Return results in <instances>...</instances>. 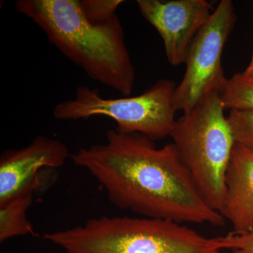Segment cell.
<instances>
[{"mask_svg": "<svg viewBox=\"0 0 253 253\" xmlns=\"http://www.w3.org/2000/svg\"><path fill=\"white\" fill-rule=\"evenodd\" d=\"M36 194L34 191H25L0 206V242L16 236L35 235L27 212Z\"/></svg>", "mask_w": 253, "mask_h": 253, "instance_id": "obj_10", "label": "cell"}, {"mask_svg": "<svg viewBox=\"0 0 253 253\" xmlns=\"http://www.w3.org/2000/svg\"><path fill=\"white\" fill-rule=\"evenodd\" d=\"M242 73L246 77L253 78V51L252 56H251V62Z\"/></svg>", "mask_w": 253, "mask_h": 253, "instance_id": "obj_15", "label": "cell"}, {"mask_svg": "<svg viewBox=\"0 0 253 253\" xmlns=\"http://www.w3.org/2000/svg\"><path fill=\"white\" fill-rule=\"evenodd\" d=\"M220 93H210L176 120L171 137L181 162L208 206L221 212L235 139Z\"/></svg>", "mask_w": 253, "mask_h": 253, "instance_id": "obj_4", "label": "cell"}, {"mask_svg": "<svg viewBox=\"0 0 253 253\" xmlns=\"http://www.w3.org/2000/svg\"><path fill=\"white\" fill-rule=\"evenodd\" d=\"M70 158L120 209L181 224L226 222L201 196L173 143L158 148L144 134L110 129L104 144L81 148Z\"/></svg>", "mask_w": 253, "mask_h": 253, "instance_id": "obj_1", "label": "cell"}, {"mask_svg": "<svg viewBox=\"0 0 253 253\" xmlns=\"http://www.w3.org/2000/svg\"><path fill=\"white\" fill-rule=\"evenodd\" d=\"M174 81L161 79L142 94L124 98H104L97 89L80 86L75 97L54 106L53 116L60 121H78L105 116L117 123L118 130L139 133L153 141L170 136L175 113Z\"/></svg>", "mask_w": 253, "mask_h": 253, "instance_id": "obj_5", "label": "cell"}, {"mask_svg": "<svg viewBox=\"0 0 253 253\" xmlns=\"http://www.w3.org/2000/svg\"><path fill=\"white\" fill-rule=\"evenodd\" d=\"M220 96L225 110L253 111V78L236 73L227 80Z\"/></svg>", "mask_w": 253, "mask_h": 253, "instance_id": "obj_11", "label": "cell"}, {"mask_svg": "<svg viewBox=\"0 0 253 253\" xmlns=\"http://www.w3.org/2000/svg\"><path fill=\"white\" fill-rule=\"evenodd\" d=\"M71 157L64 143L38 136L19 149L4 151L0 156V206L25 191L45 189Z\"/></svg>", "mask_w": 253, "mask_h": 253, "instance_id": "obj_7", "label": "cell"}, {"mask_svg": "<svg viewBox=\"0 0 253 253\" xmlns=\"http://www.w3.org/2000/svg\"><path fill=\"white\" fill-rule=\"evenodd\" d=\"M64 253H222L219 238L181 223L144 217L91 218L43 236Z\"/></svg>", "mask_w": 253, "mask_h": 253, "instance_id": "obj_3", "label": "cell"}, {"mask_svg": "<svg viewBox=\"0 0 253 253\" xmlns=\"http://www.w3.org/2000/svg\"><path fill=\"white\" fill-rule=\"evenodd\" d=\"M227 119L236 142L253 151V111L231 110Z\"/></svg>", "mask_w": 253, "mask_h": 253, "instance_id": "obj_12", "label": "cell"}, {"mask_svg": "<svg viewBox=\"0 0 253 253\" xmlns=\"http://www.w3.org/2000/svg\"><path fill=\"white\" fill-rule=\"evenodd\" d=\"M219 240L222 249L232 250V253H253V229L244 234L231 232Z\"/></svg>", "mask_w": 253, "mask_h": 253, "instance_id": "obj_14", "label": "cell"}, {"mask_svg": "<svg viewBox=\"0 0 253 253\" xmlns=\"http://www.w3.org/2000/svg\"><path fill=\"white\" fill-rule=\"evenodd\" d=\"M15 6L88 77L123 96L132 93L135 69L116 14L106 22L94 24L83 14L80 0H18Z\"/></svg>", "mask_w": 253, "mask_h": 253, "instance_id": "obj_2", "label": "cell"}, {"mask_svg": "<svg viewBox=\"0 0 253 253\" xmlns=\"http://www.w3.org/2000/svg\"><path fill=\"white\" fill-rule=\"evenodd\" d=\"M123 2V0H80L83 14L94 24L110 19Z\"/></svg>", "mask_w": 253, "mask_h": 253, "instance_id": "obj_13", "label": "cell"}, {"mask_svg": "<svg viewBox=\"0 0 253 253\" xmlns=\"http://www.w3.org/2000/svg\"><path fill=\"white\" fill-rule=\"evenodd\" d=\"M138 8L162 38L168 62H185L190 46L214 11L206 0H138Z\"/></svg>", "mask_w": 253, "mask_h": 253, "instance_id": "obj_8", "label": "cell"}, {"mask_svg": "<svg viewBox=\"0 0 253 253\" xmlns=\"http://www.w3.org/2000/svg\"><path fill=\"white\" fill-rule=\"evenodd\" d=\"M226 193L221 211L234 234L253 229V151L236 143L225 177Z\"/></svg>", "mask_w": 253, "mask_h": 253, "instance_id": "obj_9", "label": "cell"}, {"mask_svg": "<svg viewBox=\"0 0 253 253\" xmlns=\"http://www.w3.org/2000/svg\"><path fill=\"white\" fill-rule=\"evenodd\" d=\"M236 22L234 3L221 0L190 46L182 81L176 86L173 105L187 112L210 93H221L227 82L221 56Z\"/></svg>", "mask_w": 253, "mask_h": 253, "instance_id": "obj_6", "label": "cell"}]
</instances>
